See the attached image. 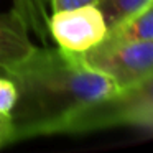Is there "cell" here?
I'll return each instance as SVG.
<instances>
[{"label":"cell","instance_id":"obj_1","mask_svg":"<svg viewBox=\"0 0 153 153\" xmlns=\"http://www.w3.org/2000/svg\"><path fill=\"white\" fill-rule=\"evenodd\" d=\"M5 74L17 87L10 114L15 142L63 133L74 115L120 91L109 76L87 66L79 53L61 48H36Z\"/></svg>","mask_w":153,"mask_h":153},{"label":"cell","instance_id":"obj_3","mask_svg":"<svg viewBox=\"0 0 153 153\" xmlns=\"http://www.w3.org/2000/svg\"><path fill=\"white\" fill-rule=\"evenodd\" d=\"M79 54L87 66L109 76L119 89L153 74V40L100 41L97 46Z\"/></svg>","mask_w":153,"mask_h":153},{"label":"cell","instance_id":"obj_9","mask_svg":"<svg viewBox=\"0 0 153 153\" xmlns=\"http://www.w3.org/2000/svg\"><path fill=\"white\" fill-rule=\"evenodd\" d=\"M17 102V87L10 77H0V115H10Z\"/></svg>","mask_w":153,"mask_h":153},{"label":"cell","instance_id":"obj_8","mask_svg":"<svg viewBox=\"0 0 153 153\" xmlns=\"http://www.w3.org/2000/svg\"><path fill=\"white\" fill-rule=\"evenodd\" d=\"M152 0H99L97 8L102 12L107 28H114L133 13L143 8Z\"/></svg>","mask_w":153,"mask_h":153},{"label":"cell","instance_id":"obj_7","mask_svg":"<svg viewBox=\"0 0 153 153\" xmlns=\"http://www.w3.org/2000/svg\"><path fill=\"white\" fill-rule=\"evenodd\" d=\"M12 10L22 18L28 31L36 35L45 45L48 43V20H50V0H12Z\"/></svg>","mask_w":153,"mask_h":153},{"label":"cell","instance_id":"obj_10","mask_svg":"<svg viewBox=\"0 0 153 153\" xmlns=\"http://www.w3.org/2000/svg\"><path fill=\"white\" fill-rule=\"evenodd\" d=\"M99 0H50V8L54 10H66V8L82 7V5H97Z\"/></svg>","mask_w":153,"mask_h":153},{"label":"cell","instance_id":"obj_6","mask_svg":"<svg viewBox=\"0 0 153 153\" xmlns=\"http://www.w3.org/2000/svg\"><path fill=\"white\" fill-rule=\"evenodd\" d=\"M133 40H153V0L122 23L110 28L102 41L120 43Z\"/></svg>","mask_w":153,"mask_h":153},{"label":"cell","instance_id":"obj_2","mask_svg":"<svg viewBox=\"0 0 153 153\" xmlns=\"http://www.w3.org/2000/svg\"><path fill=\"white\" fill-rule=\"evenodd\" d=\"M112 127H140L153 133V74L84 109L64 125L63 133Z\"/></svg>","mask_w":153,"mask_h":153},{"label":"cell","instance_id":"obj_5","mask_svg":"<svg viewBox=\"0 0 153 153\" xmlns=\"http://www.w3.org/2000/svg\"><path fill=\"white\" fill-rule=\"evenodd\" d=\"M35 50L22 18L13 10L0 13V71L7 73Z\"/></svg>","mask_w":153,"mask_h":153},{"label":"cell","instance_id":"obj_4","mask_svg":"<svg viewBox=\"0 0 153 153\" xmlns=\"http://www.w3.org/2000/svg\"><path fill=\"white\" fill-rule=\"evenodd\" d=\"M107 23L97 5L54 10L48 20V33L58 48L69 53H86L105 38Z\"/></svg>","mask_w":153,"mask_h":153}]
</instances>
